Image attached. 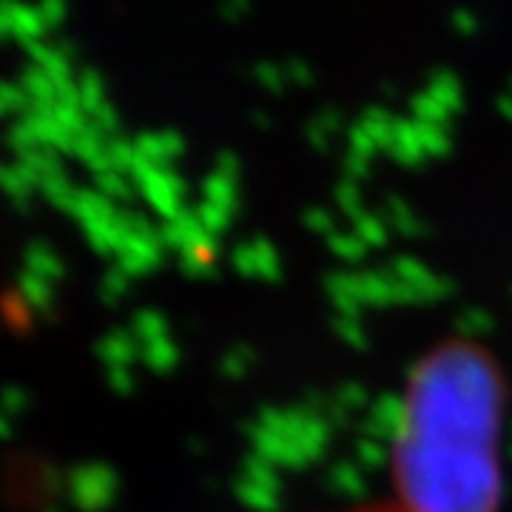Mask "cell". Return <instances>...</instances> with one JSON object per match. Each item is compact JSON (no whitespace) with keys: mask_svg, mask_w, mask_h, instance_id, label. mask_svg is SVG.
<instances>
[{"mask_svg":"<svg viewBox=\"0 0 512 512\" xmlns=\"http://www.w3.org/2000/svg\"><path fill=\"white\" fill-rule=\"evenodd\" d=\"M504 379L476 342H444L407 376L390 464L404 512H495Z\"/></svg>","mask_w":512,"mask_h":512,"instance_id":"cell-1","label":"cell"},{"mask_svg":"<svg viewBox=\"0 0 512 512\" xmlns=\"http://www.w3.org/2000/svg\"><path fill=\"white\" fill-rule=\"evenodd\" d=\"M109 487V473L103 467H97V464L77 467V470H72V478H69L74 507H80V510H100L106 504V498H109Z\"/></svg>","mask_w":512,"mask_h":512,"instance_id":"cell-2","label":"cell"},{"mask_svg":"<svg viewBox=\"0 0 512 512\" xmlns=\"http://www.w3.org/2000/svg\"><path fill=\"white\" fill-rule=\"evenodd\" d=\"M20 120L32 128L37 146L52 148V151H55V148H60V151H69V148H74L72 134H69V131L60 126L55 117L49 114V106H29V111H26Z\"/></svg>","mask_w":512,"mask_h":512,"instance_id":"cell-3","label":"cell"},{"mask_svg":"<svg viewBox=\"0 0 512 512\" xmlns=\"http://www.w3.org/2000/svg\"><path fill=\"white\" fill-rule=\"evenodd\" d=\"M20 89L29 94L32 106H52L57 100V86L55 80H52V74L35 66V63H29L20 72Z\"/></svg>","mask_w":512,"mask_h":512,"instance_id":"cell-4","label":"cell"},{"mask_svg":"<svg viewBox=\"0 0 512 512\" xmlns=\"http://www.w3.org/2000/svg\"><path fill=\"white\" fill-rule=\"evenodd\" d=\"M23 268L32 271V274L43 276V279H60L63 276L60 259L49 248V242H43V239H35V242L26 245V251H23Z\"/></svg>","mask_w":512,"mask_h":512,"instance_id":"cell-5","label":"cell"},{"mask_svg":"<svg viewBox=\"0 0 512 512\" xmlns=\"http://www.w3.org/2000/svg\"><path fill=\"white\" fill-rule=\"evenodd\" d=\"M9 20H12V35L23 40H40L46 20L37 6H23V3H9Z\"/></svg>","mask_w":512,"mask_h":512,"instance_id":"cell-6","label":"cell"},{"mask_svg":"<svg viewBox=\"0 0 512 512\" xmlns=\"http://www.w3.org/2000/svg\"><path fill=\"white\" fill-rule=\"evenodd\" d=\"M18 288L23 293V299L35 308V311H46L52 305V288H49V279L32 274L26 268H20L18 274Z\"/></svg>","mask_w":512,"mask_h":512,"instance_id":"cell-7","label":"cell"},{"mask_svg":"<svg viewBox=\"0 0 512 512\" xmlns=\"http://www.w3.org/2000/svg\"><path fill=\"white\" fill-rule=\"evenodd\" d=\"M32 106L29 94L20 89V83H12V80H3L0 77V120L3 117H12V114H26Z\"/></svg>","mask_w":512,"mask_h":512,"instance_id":"cell-8","label":"cell"},{"mask_svg":"<svg viewBox=\"0 0 512 512\" xmlns=\"http://www.w3.org/2000/svg\"><path fill=\"white\" fill-rule=\"evenodd\" d=\"M18 163L29 165V168L35 171L40 180H43V177H52V174H57V171H60V163H57L55 151H52V148H43V146L29 148V151H20Z\"/></svg>","mask_w":512,"mask_h":512,"instance_id":"cell-9","label":"cell"},{"mask_svg":"<svg viewBox=\"0 0 512 512\" xmlns=\"http://www.w3.org/2000/svg\"><path fill=\"white\" fill-rule=\"evenodd\" d=\"M0 191L9 197V202L29 200V194H32V188L23 183V177H20L18 165L3 163V160H0Z\"/></svg>","mask_w":512,"mask_h":512,"instance_id":"cell-10","label":"cell"},{"mask_svg":"<svg viewBox=\"0 0 512 512\" xmlns=\"http://www.w3.org/2000/svg\"><path fill=\"white\" fill-rule=\"evenodd\" d=\"M29 407V393L20 384H3L0 387V413L3 416H20Z\"/></svg>","mask_w":512,"mask_h":512,"instance_id":"cell-11","label":"cell"},{"mask_svg":"<svg viewBox=\"0 0 512 512\" xmlns=\"http://www.w3.org/2000/svg\"><path fill=\"white\" fill-rule=\"evenodd\" d=\"M40 191L46 194V200L55 202V205H60V208H72L74 205V194L72 188H69V183L60 177V174H52V177H43V183H40Z\"/></svg>","mask_w":512,"mask_h":512,"instance_id":"cell-12","label":"cell"},{"mask_svg":"<svg viewBox=\"0 0 512 512\" xmlns=\"http://www.w3.org/2000/svg\"><path fill=\"white\" fill-rule=\"evenodd\" d=\"M3 143L12 148L15 154H20V151H29V148L37 146L35 134H32V128L26 126L23 120H18V123H12V126L3 131Z\"/></svg>","mask_w":512,"mask_h":512,"instance_id":"cell-13","label":"cell"},{"mask_svg":"<svg viewBox=\"0 0 512 512\" xmlns=\"http://www.w3.org/2000/svg\"><path fill=\"white\" fill-rule=\"evenodd\" d=\"M49 114H52L57 123L66 128L69 134H72L74 128H80V111H77L74 103H60V100H55V103L49 106Z\"/></svg>","mask_w":512,"mask_h":512,"instance_id":"cell-14","label":"cell"},{"mask_svg":"<svg viewBox=\"0 0 512 512\" xmlns=\"http://www.w3.org/2000/svg\"><path fill=\"white\" fill-rule=\"evenodd\" d=\"M37 9H40V15L46 20V26H57L60 20L66 18V6H63L60 0H46V3H40Z\"/></svg>","mask_w":512,"mask_h":512,"instance_id":"cell-15","label":"cell"},{"mask_svg":"<svg viewBox=\"0 0 512 512\" xmlns=\"http://www.w3.org/2000/svg\"><path fill=\"white\" fill-rule=\"evenodd\" d=\"M80 97L86 100V103H94V97H97V77L92 72L83 74V80H80Z\"/></svg>","mask_w":512,"mask_h":512,"instance_id":"cell-16","label":"cell"},{"mask_svg":"<svg viewBox=\"0 0 512 512\" xmlns=\"http://www.w3.org/2000/svg\"><path fill=\"white\" fill-rule=\"evenodd\" d=\"M12 35V20H9V0H0V40Z\"/></svg>","mask_w":512,"mask_h":512,"instance_id":"cell-17","label":"cell"},{"mask_svg":"<svg viewBox=\"0 0 512 512\" xmlns=\"http://www.w3.org/2000/svg\"><path fill=\"white\" fill-rule=\"evenodd\" d=\"M12 439V419L0 413V441Z\"/></svg>","mask_w":512,"mask_h":512,"instance_id":"cell-18","label":"cell"},{"mask_svg":"<svg viewBox=\"0 0 512 512\" xmlns=\"http://www.w3.org/2000/svg\"><path fill=\"white\" fill-rule=\"evenodd\" d=\"M12 208H15V211H20V214H32V202H29V200L12 202Z\"/></svg>","mask_w":512,"mask_h":512,"instance_id":"cell-19","label":"cell"},{"mask_svg":"<svg viewBox=\"0 0 512 512\" xmlns=\"http://www.w3.org/2000/svg\"><path fill=\"white\" fill-rule=\"evenodd\" d=\"M356 512H404V510H399L396 504H390V507H373V510H356Z\"/></svg>","mask_w":512,"mask_h":512,"instance_id":"cell-20","label":"cell"},{"mask_svg":"<svg viewBox=\"0 0 512 512\" xmlns=\"http://www.w3.org/2000/svg\"><path fill=\"white\" fill-rule=\"evenodd\" d=\"M46 512H63L60 507H46Z\"/></svg>","mask_w":512,"mask_h":512,"instance_id":"cell-21","label":"cell"}]
</instances>
